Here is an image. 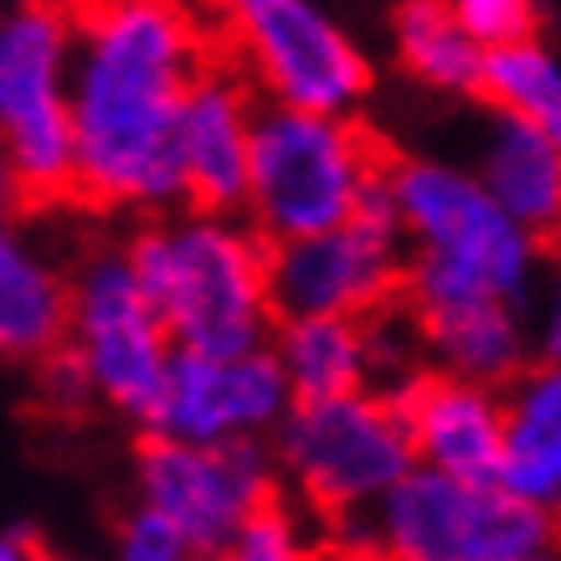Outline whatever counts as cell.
<instances>
[{"label":"cell","mask_w":561,"mask_h":561,"mask_svg":"<svg viewBox=\"0 0 561 561\" xmlns=\"http://www.w3.org/2000/svg\"><path fill=\"white\" fill-rule=\"evenodd\" d=\"M72 5V202L160 217L186 206L175 119L217 26L186 0H68Z\"/></svg>","instance_id":"6da1fadb"},{"label":"cell","mask_w":561,"mask_h":561,"mask_svg":"<svg viewBox=\"0 0 561 561\" xmlns=\"http://www.w3.org/2000/svg\"><path fill=\"white\" fill-rule=\"evenodd\" d=\"M387 186L408 242L402 305L427 309L469 294L526 305L546 268V242L530 238L469 165L387 150Z\"/></svg>","instance_id":"7a4b0ae2"},{"label":"cell","mask_w":561,"mask_h":561,"mask_svg":"<svg viewBox=\"0 0 561 561\" xmlns=\"http://www.w3.org/2000/svg\"><path fill=\"white\" fill-rule=\"evenodd\" d=\"M124 253L175 351L232 356L268 345V242L242 211L175 206L139 217Z\"/></svg>","instance_id":"3957f363"},{"label":"cell","mask_w":561,"mask_h":561,"mask_svg":"<svg viewBox=\"0 0 561 561\" xmlns=\"http://www.w3.org/2000/svg\"><path fill=\"white\" fill-rule=\"evenodd\" d=\"M494 479L412 463L376 505L320 530L330 561H526L557 530Z\"/></svg>","instance_id":"277c9868"},{"label":"cell","mask_w":561,"mask_h":561,"mask_svg":"<svg viewBox=\"0 0 561 561\" xmlns=\"http://www.w3.org/2000/svg\"><path fill=\"white\" fill-rule=\"evenodd\" d=\"M381 160H387V145L360 119L257 99L242 217L253 221L263 242H289L341 227L360 206Z\"/></svg>","instance_id":"5b68a950"},{"label":"cell","mask_w":561,"mask_h":561,"mask_svg":"<svg viewBox=\"0 0 561 561\" xmlns=\"http://www.w3.org/2000/svg\"><path fill=\"white\" fill-rule=\"evenodd\" d=\"M268 454L278 494L320 530L376 505L417 463L397 397L376 387L294 402L273 427Z\"/></svg>","instance_id":"8992f818"},{"label":"cell","mask_w":561,"mask_h":561,"mask_svg":"<svg viewBox=\"0 0 561 561\" xmlns=\"http://www.w3.org/2000/svg\"><path fill=\"white\" fill-rule=\"evenodd\" d=\"M217 47L263 103L356 119L376 88L371 57L320 0H248L217 26Z\"/></svg>","instance_id":"52a82bcc"},{"label":"cell","mask_w":561,"mask_h":561,"mask_svg":"<svg viewBox=\"0 0 561 561\" xmlns=\"http://www.w3.org/2000/svg\"><path fill=\"white\" fill-rule=\"evenodd\" d=\"M72 5L0 16V154L21 206L72 202Z\"/></svg>","instance_id":"ba28073f"},{"label":"cell","mask_w":561,"mask_h":561,"mask_svg":"<svg viewBox=\"0 0 561 561\" xmlns=\"http://www.w3.org/2000/svg\"><path fill=\"white\" fill-rule=\"evenodd\" d=\"M62 345L83 366L93 402L145 433L175 345L139 289V273L124 253V242L119 248H88L68 268V335H62Z\"/></svg>","instance_id":"9c48e42d"},{"label":"cell","mask_w":561,"mask_h":561,"mask_svg":"<svg viewBox=\"0 0 561 561\" xmlns=\"http://www.w3.org/2000/svg\"><path fill=\"white\" fill-rule=\"evenodd\" d=\"M408 242L397 227L387 160L341 227L268 242V305L278 314H351L366 320L402 299Z\"/></svg>","instance_id":"30bf717a"},{"label":"cell","mask_w":561,"mask_h":561,"mask_svg":"<svg viewBox=\"0 0 561 561\" xmlns=\"http://www.w3.org/2000/svg\"><path fill=\"white\" fill-rule=\"evenodd\" d=\"M135 500L171 520L196 557H221L227 541L278 500L268 443H191L145 433L135 448Z\"/></svg>","instance_id":"8fae6325"},{"label":"cell","mask_w":561,"mask_h":561,"mask_svg":"<svg viewBox=\"0 0 561 561\" xmlns=\"http://www.w3.org/2000/svg\"><path fill=\"white\" fill-rule=\"evenodd\" d=\"M294 408V391L278 371L268 345L206 356V351H171L165 387L145 433H171L191 443H268L273 427Z\"/></svg>","instance_id":"7c38bea8"},{"label":"cell","mask_w":561,"mask_h":561,"mask_svg":"<svg viewBox=\"0 0 561 561\" xmlns=\"http://www.w3.org/2000/svg\"><path fill=\"white\" fill-rule=\"evenodd\" d=\"M257 93L227 57L206 62L196 83L186 88L181 119H175V154H181V181L186 206L202 211H242L248 196V139H253Z\"/></svg>","instance_id":"4fadbf2b"},{"label":"cell","mask_w":561,"mask_h":561,"mask_svg":"<svg viewBox=\"0 0 561 561\" xmlns=\"http://www.w3.org/2000/svg\"><path fill=\"white\" fill-rule=\"evenodd\" d=\"M391 397L408 417L417 463L459 479H494L500 454H505V397H500V387L423 371Z\"/></svg>","instance_id":"5bb4252c"},{"label":"cell","mask_w":561,"mask_h":561,"mask_svg":"<svg viewBox=\"0 0 561 561\" xmlns=\"http://www.w3.org/2000/svg\"><path fill=\"white\" fill-rule=\"evenodd\" d=\"M408 314L417 320L427 371L484 381V387H511L515 376L536 360L526 305H515V299L469 294V299L408 309Z\"/></svg>","instance_id":"9a60e30c"},{"label":"cell","mask_w":561,"mask_h":561,"mask_svg":"<svg viewBox=\"0 0 561 561\" xmlns=\"http://www.w3.org/2000/svg\"><path fill=\"white\" fill-rule=\"evenodd\" d=\"M68 335V268L47 257L0 206V360L36 366Z\"/></svg>","instance_id":"2e32d148"},{"label":"cell","mask_w":561,"mask_h":561,"mask_svg":"<svg viewBox=\"0 0 561 561\" xmlns=\"http://www.w3.org/2000/svg\"><path fill=\"white\" fill-rule=\"evenodd\" d=\"M505 397V454L494 484L561 520V360H530Z\"/></svg>","instance_id":"e0dca14e"},{"label":"cell","mask_w":561,"mask_h":561,"mask_svg":"<svg viewBox=\"0 0 561 561\" xmlns=\"http://www.w3.org/2000/svg\"><path fill=\"white\" fill-rule=\"evenodd\" d=\"M469 171L530 238L561 242V145L551 135L490 108Z\"/></svg>","instance_id":"ac0fdd59"},{"label":"cell","mask_w":561,"mask_h":561,"mask_svg":"<svg viewBox=\"0 0 561 561\" xmlns=\"http://www.w3.org/2000/svg\"><path fill=\"white\" fill-rule=\"evenodd\" d=\"M391 62L433 99H479L484 47L463 32L443 0H397L387 21Z\"/></svg>","instance_id":"d6986e66"},{"label":"cell","mask_w":561,"mask_h":561,"mask_svg":"<svg viewBox=\"0 0 561 561\" xmlns=\"http://www.w3.org/2000/svg\"><path fill=\"white\" fill-rule=\"evenodd\" d=\"M268 351L294 402L341 397L366 387V320L351 314H278Z\"/></svg>","instance_id":"ffe728a7"},{"label":"cell","mask_w":561,"mask_h":561,"mask_svg":"<svg viewBox=\"0 0 561 561\" xmlns=\"http://www.w3.org/2000/svg\"><path fill=\"white\" fill-rule=\"evenodd\" d=\"M479 103L541 129L561 145V57L541 36L490 47L484 51V78H479Z\"/></svg>","instance_id":"44dd1931"},{"label":"cell","mask_w":561,"mask_h":561,"mask_svg":"<svg viewBox=\"0 0 561 561\" xmlns=\"http://www.w3.org/2000/svg\"><path fill=\"white\" fill-rule=\"evenodd\" d=\"M217 561H330V551L320 541V526L278 494L227 541Z\"/></svg>","instance_id":"7402d4cb"},{"label":"cell","mask_w":561,"mask_h":561,"mask_svg":"<svg viewBox=\"0 0 561 561\" xmlns=\"http://www.w3.org/2000/svg\"><path fill=\"white\" fill-rule=\"evenodd\" d=\"M443 5L484 51L520 42V36H541V5L536 0H443Z\"/></svg>","instance_id":"603a6c76"},{"label":"cell","mask_w":561,"mask_h":561,"mask_svg":"<svg viewBox=\"0 0 561 561\" xmlns=\"http://www.w3.org/2000/svg\"><path fill=\"white\" fill-rule=\"evenodd\" d=\"M196 551L186 546V536L150 505H129V515L114 530V561H191Z\"/></svg>","instance_id":"cb8c5ba5"},{"label":"cell","mask_w":561,"mask_h":561,"mask_svg":"<svg viewBox=\"0 0 561 561\" xmlns=\"http://www.w3.org/2000/svg\"><path fill=\"white\" fill-rule=\"evenodd\" d=\"M36 397L57 417H72V412L93 408V387H88L83 366H78V356H72L68 345H57V351H47V356L36 360Z\"/></svg>","instance_id":"d4e9b609"},{"label":"cell","mask_w":561,"mask_h":561,"mask_svg":"<svg viewBox=\"0 0 561 561\" xmlns=\"http://www.w3.org/2000/svg\"><path fill=\"white\" fill-rule=\"evenodd\" d=\"M526 320H530V351L536 360H561V257H546L541 278L526 299Z\"/></svg>","instance_id":"484cf974"},{"label":"cell","mask_w":561,"mask_h":561,"mask_svg":"<svg viewBox=\"0 0 561 561\" xmlns=\"http://www.w3.org/2000/svg\"><path fill=\"white\" fill-rule=\"evenodd\" d=\"M47 551V541L36 536V526H5L0 530V561H36Z\"/></svg>","instance_id":"4316f807"},{"label":"cell","mask_w":561,"mask_h":561,"mask_svg":"<svg viewBox=\"0 0 561 561\" xmlns=\"http://www.w3.org/2000/svg\"><path fill=\"white\" fill-rule=\"evenodd\" d=\"M191 11H196V16L202 21H211V26H221V21L232 16V11H242V5H248V0H186Z\"/></svg>","instance_id":"83f0119b"},{"label":"cell","mask_w":561,"mask_h":561,"mask_svg":"<svg viewBox=\"0 0 561 561\" xmlns=\"http://www.w3.org/2000/svg\"><path fill=\"white\" fill-rule=\"evenodd\" d=\"M526 561H561V526L551 530V536H546V541L536 546V551H530Z\"/></svg>","instance_id":"f1b7e54d"},{"label":"cell","mask_w":561,"mask_h":561,"mask_svg":"<svg viewBox=\"0 0 561 561\" xmlns=\"http://www.w3.org/2000/svg\"><path fill=\"white\" fill-rule=\"evenodd\" d=\"M0 206H21L16 181H11V171H5V154H0Z\"/></svg>","instance_id":"f546056e"},{"label":"cell","mask_w":561,"mask_h":561,"mask_svg":"<svg viewBox=\"0 0 561 561\" xmlns=\"http://www.w3.org/2000/svg\"><path fill=\"white\" fill-rule=\"evenodd\" d=\"M32 5H68V0H0V16L5 11H32Z\"/></svg>","instance_id":"4dcf8cb0"},{"label":"cell","mask_w":561,"mask_h":561,"mask_svg":"<svg viewBox=\"0 0 561 561\" xmlns=\"http://www.w3.org/2000/svg\"><path fill=\"white\" fill-rule=\"evenodd\" d=\"M36 561H68V557H57V551H42V557H36Z\"/></svg>","instance_id":"1f68e13d"},{"label":"cell","mask_w":561,"mask_h":561,"mask_svg":"<svg viewBox=\"0 0 561 561\" xmlns=\"http://www.w3.org/2000/svg\"><path fill=\"white\" fill-rule=\"evenodd\" d=\"M191 561H217V557H191Z\"/></svg>","instance_id":"d6a6232c"}]
</instances>
